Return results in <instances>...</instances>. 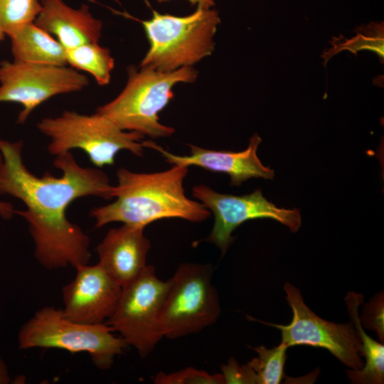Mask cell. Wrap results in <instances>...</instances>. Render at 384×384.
I'll return each instance as SVG.
<instances>
[{
	"mask_svg": "<svg viewBox=\"0 0 384 384\" xmlns=\"http://www.w3.org/2000/svg\"><path fill=\"white\" fill-rule=\"evenodd\" d=\"M23 142L0 139L3 164L0 194L20 200L26 210H15L28 224L34 243V256L48 270L88 264L90 238L67 218L68 207L76 199L93 196L113 198L114 186L96 168L82 167L70 151L58 154L53 166L60 177L46 171L42 176L31 173L22 159Z\"/></svg>",
	"mask_w": 384,
	"mask_h": 384,
	"instance_id": "6da1fadb",
	"label": "cell"
},
{
	"mask_svg": "<svg viewBox=\"0 0 384 384\" xmlns=\"http://www.w3.org/2000/svg\"><path fill=\"white\" fill-rule=\"evenodd\" d=\"M188 168L174 165L166 171L150 174L119 169L117 184L113 188L116 200L90 213L95 228L113 222L145 228L156 220L172 218L196 223L206 220L210 217L209 210L185 195L183 183Z\"/></svg>",
	"mask_w": 384,
	"mask_h": 384,
	"instance_id": "7a4b0ae2",
	"label": "cell"
},
{
	"mask_svg": "<svg viewBox=\"0 0 384 384\" xmlns=\"http://www.w3.org/2000/svg\"><path fill=\"white\" fill-rule=\"evenodd\" d=\"M127 73V82L122 91L114 100L99 107L96 112L108 117L124 131L152 138L171 136L174 129L162 124L159 113L174 97L173 87L180 82H193L197 70L191 66L171 72L129 66Z\"/></svg>",
	"mask_w": 384,
	"mask_h": 384,
	"instance_id": "3957f363",
	"label": "cell"
},
{
	"mask_svg": "<svg viewBox=\"0 0 384 384\" xmlns=\"http://www.w3.org/2000/svg\"><path fill=\"white\" fill-rule=\"evenodd\" d=\"M139 21L149 43L140 66L171 72L211 55L220 19L215 9L197 6L194 12L184 16L152 10L150 19Z\"/></svg>",
	"mask_w": 384,
	"mask_h": 384,
	"instance_id": "277c9868",
	"label": "cell"
},
{
	"mask_svg": "<svg viewBox=\"0 0 384 384\" xmlns=\"http://www.w3.org/2000/svg\"><path fill=\"white\" fill-rule=\"evenodd\" d=\"M106 323L85 324L68 319L62 309L47 306L38 309L21 327L18 348H58L70 353H86L100 370H108L117 356L129 346L113 334Z\"/></svg>",
	"mask_w": 384,
	"mask_h": 384,
	"instance_id": "5b68a950",
	"label": "cell"
},
{
	"mask_svg": "<svg viewBox=\"0 0 384 384\" xmlns=\"http://www.w3.org/2000/svg\"><path fill=\"white\" fill-rule=\"evenodd\" d=\"M37 127L50 140L47 147L49 154L57 156L79 149L97 168L113 165L117 154L122 150L143 155V134L122 130L97 112L86 115L65 111L60 116L42 119Z\"/></svg>",
	"mask_w": 384,
	"mask_h": 384,
	"instance_id": "8992f818",
	"label": "cell"
},
{
	"mask_svg": "<svg viewBox=\"0 0 384 384\" xmlns=\"http://www.w3.org/2000/svg\"><path fill=\"white\" fill-rule=\"evenodd\" d=\"M209 265L183 263L169 279L161 312L164 337L174 339L198 333L220 314Z\"/></svg>",
	"mask_w": 384,
	"mask_h": 384,
	"instance_id": "52a82bcc",
	"label": "cell"
},
{
	"mask_svg": "<svg viewBox=\"0 0 384 384\" xmlns=\"http://www.w3.org/2000/svg\"><path fill=\"white\" fill-rule=\"evenodd\" d=\"M169 279L157 277L152 265L122 287L118 304L106 324L117 331L142 358L147 356L164 337L161 312Z\"/></svg>",
	"mask_w": 384,
	"mask_h": 384,
	"instance_id": "ba28073f",
	"label": "cell"
},
{
	"mask_svg": "<svg viewBox=\"0 0 384 384\" xmlns=\"http://www.w3.org/2000/svg\"><path fill=\"white\" fill-rule=\"evenodd\" d=\"M88 84V78L73 68L14 60L0 64V102L21 105L17 117L21 124L50 97L80 91Z\"/></svg>",
	"mask_w": 384,
	"mask_h": 384,
	"instance_id": "9c48e42d",
	"label": "cell"
},
{
	"mask_svg": "<svg viewBox=\"0 0 384 384\" xmlns=\"http://www.w3.org/2000/svg\"><path fill=\"white\" fill-rule=\"evenodd\" d=\"M293 317L288 325L268 324L280 330L287 347L308 345L323 348L353 370L363 367L362 345L353 322L336 324L315 314L304 303L299 289L290 283L284 286Z\"/></svg>",
	"mask_w": 384,
	"mask_h": 384,
	"instance_id": "30bf717a",
	"label": "cell"
},
{
	"mask_svg": "<svg viewBox=\"0 0 384 384\" xmlns=\"http://www.w3.org/2000/svg\"><path fill=\"white\" fill-rule=\"evenodd\" d=\"M193 195L214 215V224L205 240L217 246L224 255L234 238L233 232L242 223L257 218H271L296 233L302 225L299 209L277 208L267 201L260 189L243 196L220 193L206 185L195 186Z\"/></svg>",
	"mask_w": 384,
	"mask_h": 384,
	"instance_id": "8fae6325",
	"label": "cell"
},
{
	"mask_svg": "<svg viewBox=\"0 0 384 384\" xmlns=\"http://www.w3.org/2000/svg\"><path fill=\"white\" fill-rule=\"evenodd\" d=\"M75 270L74 278L62 290L63 314L82 324L104 323L114 312L122 287L98 262Z\"/></svg>",
	"mask_w": 384,
	"mask_h": 384,
	"instance_id": "7c38bea8",
	"label": "cell"
},
{
	"mask_svg": "<svg viewBox=\"0 0 384 384\" xmlns=\"http://www.w3.org/2000/svg\"><path fill=\"white\" fill-rule=\"evenodd\" d=\"M262 139L255 134L250 139L248 146L242 151H216L189 144L191 154L187 156L174 154L164 150L154 142L142 141L144 148L159 152L166 161L173 165L196 166L204 169L225 173L230 177V186H239L251 178L273 179L274 172L264 166L257 155Z\"/></svg>",
	"mask_w": 384,
	"mask_h": 384,
	"instance_id": "4fadbf2b",
	"label": "cell"
},
{
	"mask_svg": "<svg viewBox=\"0 0 384 384\" xmlns=\"http://www.w3.org/2000/svg\"><path fill=\"white\" fill-rule=\"evenodd\" d=\"M143 227L123 224L110 229L97 247L98 263L122 287L146 269L151 244Z\"/></svg>",
	"mask_w": 384,
	"mask_h": 384,
	"instance_id": "5bb4252c",
	"label": "cell"
},
{
	"mask_svg": "<svg viewBox=\"0 0 384 384\" xmlns=\"http://www.w3.org/2000/svg\"><path fill=\"white\" fill-rule=\"evenodd\" d=\"M41 4L35 24L55 36L65 50L99 42L102 23L92 16L87 6L75 9L63 0H41Z\"/></svg>",
	"mask_w": 384,
	"mask_h": 384,
	"instance_id": "9a60e30c",
	"label": "cell"
},
{
	"mask_svg": "<svg viewBox=\"0 0 384 384\" xmlns=\"http://www.w3.org/2000/svg\"><path fill=\"white\" fill-rule=\"evenodd\" d=\"M8 36L14 60L56 66L68 65L65 48L34 22L21 26Z\"/></svg>",
	"mask_w": 384,
	"mask_h": 384,
	"instance_id": "2e32d148",
	"label": "cell"
},
{
	"mask_svg": "<svg viewBox=\"0 0 384 384\" xmlns=\"http://www.w3.org/2000/svg\"><path fill=\"white\" fill-rule=\"evenodd\" d=\"M348 311L360 336L362 356L366 358L363 367L347 370L353 383L383 384L384 381V346L368 336L363 330L358 315V307L363 302V295L349 292L345 297Z\"/></svg>",
	"mask_w": 384,
	"mask_h": 384,
	"instance_id": "e0dca14e",
	"label": "cell"
},
{
	"mask_svg": "<svg viewBox=\"0 0 384 384\" xmlns=\"http://www.w3.org/2000/svg\"><path fill=\"white\" fill-rule=\"evenodd\" d=\"M356 35L346 38L341 35L330 41L331 48L324 50L321 57L326 66L328 61L343 50H348L357 55L358 51L369 50L375 52L380 63L384 60V24L383 22L372 21L366 25L356 27Z\"/></svg>",
	"mask_w": 384,
	"mask_h": 384,
	"instance_id": "ac0fdd59",
	"label": "cell"
},
{
	"mask_svg": "<svg viewBox=\"0 0 384 384\" xmlns=\"http://www.w3.org/2000/svg\"><path fill=\"white\" fill-rule=\"evenodd\" d=\"M68 65L77 70L89 73L100 85L110 82L114 60L109 49L98 43H90L66 49Z\"/></svg>",
	"mask_w": 384,
	"mask_h": 384,
	"instance_id": "d6986e66",
	"label": "cell"
},
{
	"mask_svg": "<svg viewBox=\"0 0 384 384\" xmlns=\"http://www.w3.org/2000/svg\"><path fill=\"white\" fill-rule=\"evenodd\" d=\"M287 346L284 343L272 348H252L258 354L247 363L256 375L257 384H278L282 380Z\"/></svg>",
	"mask_w": 384,
	"mask_h": 384,
	"instance_id": "ffe728a7",
	"label": "cell"
},
{
	"mask_svg": "<svg viewBox=\"0 0 384 384\" xmlns=\"http://www.w3.org/2000/svg\"><path fill=\"white\" fill-rule=\"evenodd\" d=\"M41 9L38 0H0V27L6 36L34 22Z\"/></svg>",
	"mask_w": 384,
	"mask_h": 384,
	"instance_id": "44dd1931",
	"label": "cell"
},
{
	"mask_svg": "<svg viewBox=\"0 0 384 384\" xmlns=\"http://www.w3.org/2000/svg\"><path fill=\"white\" fill-rule=\"evenodd\" d=\"M156 384H225L222 373L210 374L190 367L171 373L159 372L154 378Z\"/></svg>",
	"mask_w": 384,
	"mask_h": 384,
	"instance_id": "7402d4cb",
	"label": "cell"
},
{
	"mask_svg": "<svg viewBox=\"0 0 384 384\" xmlns=\"http://www.w3.org/2000/svg\"><path fill=\"white\" fill-rule=\"evenodd\" d=\"M383 294L380 293L373 299L367 304L363 309L361 324L377 332L380 339L383 341L384 322H383Z\"/></svg>",
	"mask_w": 384,
	"mask_h": 384,
	"instance_id": "603a6c76",
	"label": "cell"
},
{
	"mask_svg": "<svg viewBox=\"0 0 384 384\" xmlns=\"http://www.w3.org/2000/svg\"><path fill=\"white\" fill-rule=\"evenodd\" d=\"M225 383H257L256 375L249 365H239L234 358L221 367Z\"/></svg>",
	"mask_w": 384,
	"mask_h": 384,
	"instance_id": "cb8c5ba5",
	"label": "cell"
},
{
	"mask_svg": "<svg viewBox=\"0 0 384 384\" xmlns=\"http://www.w3.org/2000/svg\"><path fill=\"white\" fill-rule=\"evenodd\" d=\"M3 164V157L0 152V174ZM15 214V209L13 206L8 202L0 200V217L5 220H10Z\"/></svg>",
	"mask_w": 384,
	"mask_h": 384,
	"instance_id": "d4e9b609",
	"label": "cell"
},
{
	"mask_svg": "<svg viewBox=\"0 0 384 384\" xmlns=\"http://www.w3.org/2000/svg\"><path fill=\"white\" fill-rule=\"evenodd\" d=\"M12 381L9 368L0 355V384H9Z\"/></svg>",
	"mask_w": 384,
	"mask_h": 384,
	"instance_id": "484cf974",
	"label": "cell"
},
{
	"mask_svg": "<svg viewBox=\"0 0 384 384\" xmlns=\"http://www.w3.org/2000/svg\"><path fill=\"white\" fill-rule=\"evenodd\" d=\"M170 0H157L159 3L166 2ZM191 6L197 5L204 9H210L215 6L214 0H188Z\"/></svg>",
	"mask_w": 384,
	"mask_h": 384,
	"instance_id": "4316f807",
	"label": "cell"
},
{
	"mask_svg": "<svg viewBox=\"0 0 384 384\" xmlns=\"http://www.w3.org/2000/svg\"><path fill=\"white\" fill-rule=\"evenodd\" d=\"M6 33L3 31V29L0 27V42L4 41L5 39Z\"/></svg>",
	"mask_w": 384,
	"mask_h": 384,
	"instance_id": "83f0119b",
	"label": "cell"
}]
</instances>
